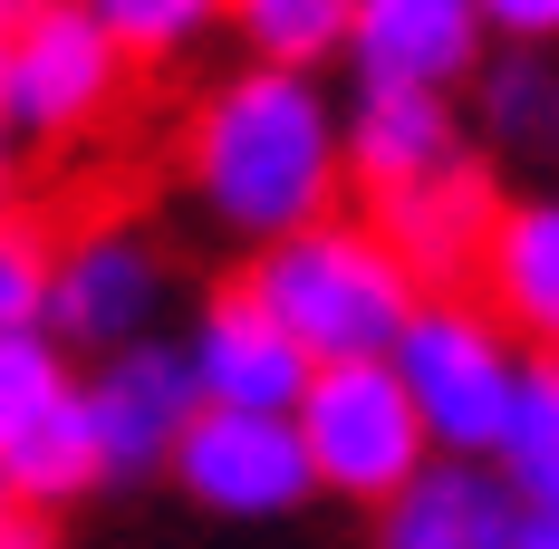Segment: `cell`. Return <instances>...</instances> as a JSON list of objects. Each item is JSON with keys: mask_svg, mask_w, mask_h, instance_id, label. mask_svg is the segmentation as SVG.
I'll return each instance as SVG.
<instances>
[{"mask_svg": "<svg viewBox=\"0 0 559 549\" xmlns=\"http://www.w3.org/2000/svg\"><path fill=\"white\" fill-rule=\"evenodd\" d=\"M183 203L213 222L223 241L261 251L299 222L337 213L347 174H337V97L319 68H261L231 58L223 77L183 116Z\"/></svg>", "mask_w": 559, "mask_h": 549, "instance_id": "6da1fadb", "label": "cell"}, {"mask_svg": "<svg viewBox=\"0 0 559 549\" xmlns=\"http://www.w3.org/2000/svg\"><path fill=\"white\" fill-rule=\"evenodd\" d=\"M241 289L289 329V347L309 367H329V357H386L405 309L425 299L415 279L395 271V251L367 231V213H347V203L299 222V231H280V241H261Z\"/></svg>", "mask_w": 559, "mask_h": 549, "instance_id": "7a4b0ae2", "label": "cell"}, {"mask_svg": "<svg viewBox=\"0 0 559 549\" xmlns=\"http://www.w3.org/2000/svg\"><path fill=\"white\" fill-rule=\"evenodd\" d=\"M521 367H531V347H521L473 289H425V299L405 309L395 347H386V377L405 385L425 443L453 453V463H483V453H492L511 395H521Z\"/></svg>", "mask_w": 559, "mask_h": 549, "instance_id": "3957f363", "label": "cell"}, {"mask_svg": "<svg viewBox=\"0 0 559 549\" xmlns=\"http://www.w3.org/2000/svg\"><path fill=\"white\" fill-rule=\"evenodd\" d=\"M135 97V58L97 29L87 0H29L10 10V58H0V126L20 145H87L107 135Z\"/></svg>", "mask_w": 559, "mask_h": 549, "instance_id": "277c9868", "label": "cell"}, {"mask_svg": "<svg viewBox=\"0 0 559 549\" xmlns=\"http://www.w3.org/2000/svg\"><path fill=\"white\" fill-rule=\"evenodd\" d=\"M289 425H299L319 501H347V511H377L386 492H405L435 463V443L415 425L405 385L386 377V357H329V367H309Z\"/></svg>", "mask_w": 559, "mask_h": 549, "instance_id": "5b68a950", "label": "cell"}, {"mask_svg": "<svg viewBox=\"0 0 559 549\" xmlns=\"http://www.w3.org/2000/svg\"><path fill=\"white\" fill-rule=\"evenodd\" d=\"M174 309V261L145 222L97 213L68 241H49V289H39V329L68 357H116L135 337H155Z\"/></svg>", "mask_w": 559, "mask_h": 549, "instance_id": "8992f818", "label": "cell"}, {"mask_svg": "<svg viewBox=\"0 0 559 549\" xmlns=\"http://www.w3.org/2000/svg\"><path fill=\"white\" fill-rule=\"evenodd\" d=\"M165 482L183 492V511L223 521V530H280L299 511H319L309 453L289 415H231V405H193V425L174 434Z\"/></svg>", "mask_w": 559, "mask_h": 549, "instance_id": "52a82bcc", "label": "cell"}, {"mask_svg": "<svg viewBox=\"0 0 559 549\" xmlns=\"http://www.w3.org/2000/svg\"><path fill=\"white\" fill-rule=\"evenodd\" d=\"M78 415H87V443H97V482L126 492V482H165L174 434L193 425V377H183V347L165 329L116 347V357H87L78 367Z\"/></svg>", "mask_w": 559, "mask_h": 549, "instance_id": "ba28073f", "label": "cell"}, {"mask_svg": "<svg viewBox=\"0 0 559 549\" xmlns=\"http://www.w3.org/2000/svg\"><path fill=\"white\" fill-rule=\"evenodd\" d=\"M502 174L483 165V155H463V165L425 174V183H405V193H377L367 203V231L395 251V271L415 279V289H473V261H483V231L502 213Z\"/></svg>", "mask_w": 559, "mask_h": 549, "instance_id": "9c48e42d", "label": "cell"}, {"mask_svg": "<svg viewBox=\"0 0 559 549\" xmlns=\"http://www.w3.org/2000/svg\"><path fill=\"white\" fill-rule=\"evenodd\" d=\"M183 347V377H193V405H231V415H289L299 405V385H309V357L289 347L271 309L223 279L203 309H193V329L174 337Z\"/></svg>", "mask_w": 559, "mask_h": 549, "instance_id": "30bf717a", "label": "cell"}, {"mask_svg": "<svg viewBox=\"0 0 559 549\" xmlns=\"http://www.w3.org/2000/svg\"><path fill=\"white\" fill-rule=\"evenodd\" d=\"M463 155H473V135H463V107L444 87H357V97H337V174L367 203L463 165Z\"/></svg>", "mask_w": 559, "mask_h": 549, "instance_id": "8fae6325", "label": "cell"}, {"mask_svg": "<svg viewBox=\"0 0 559 549\" xmlns=\"http://www.w3.org/2000/svg\"><path fill=\"white\" fill-rule=\"evenodd\" d=\"M483 49L492 39H483L473 0H357L337 68L357 87H444V97H463V77L483 68Z\"/></svg>", "mask_w": 559, "mask_h": 549, "instance_id": "7c38bea8", "label": "cell"}, {"mask_svg": "<svg viewBox=\"0 0 559 549\" xmlns=\"http://www.w3.org/2000/svg\"><path fill=\"white\" fill-rule=\"evenodd\" d=\"M521 501L492 482V463H453L435 453L405 492L367 511V549H511Z\"/></svg>", "mask_w": 559, "mask_h": 549, "instance_id": "4fadbf2b", "label": "cell"}, {"mask_svg": "<svg viewBox=\"0 0 559 549\" xmlns=\"http://www.w3.org/2000/svg\"><path fill=\"white\" fill-rule=\"evenodd\" d=\"M473 299L502 319L521 347H550L559 337V193H502V213L483 231V261H473Z\"/></svg>", "mask_w": 559, "mask_h": 549, "instance_id": "5bb4252c", "label": "cell"}, {"mask_svg": "<svg viewBox=\"0 0 559 549\" xmlns=\"http://www.w3.org/2000/svg\"><path fill=\"white\" fill-rule=\"evenodd\" d=\"M463 135L473 155H511V165H550L559 155V58L550 49H483L463 77Z\"/></svg>", "mask_w": 559, "mask_h": 549, "instance_id": "9a60e30c", "label": "cell"}, {"mask_svg": "<svg viewBox=\"0 0 559 549\" xmlns=\"http://www.w3.org/2000/svg\"><path fill=\"white\" fill-rule=\"evenodd\" d=\"M0 473H10V501H20L29 521H58V511H78L87 492H107V482H97V443H87V415H78V385H68L49 415H39L29 434L0 453Z\"/></svg>", "mask_w": 559, "mask_h": 549, "instance_id": "2e32d148", "label": "cell"}, {"mask_svg": "<svg viewBox=\"0 0 559 549\" xmlns=\"http://www.w3.org/2000/svg\"><path fill=\"white\" fill-rule=\"evenodd\" d=\"M492 482H502L521 511H559V357L531 347V367H521V395H511L502 434H492Z\"/></svg>", "mask_w": 559, "mask_h": 549, "instance_id": "e0dca14e", "label": "cell"}, {"mask_svg": "<svg viewBox=\"0 0 559 549\" xmlns=\"http://www.w3.org/2000/svg\"><path fill=\"white\" fill-rule=\"evenodd\" d=\"M357 0H223V29L261 68H337Z\"/></svg>", "mask_w": 559, "mask_h": 549, "instance_id": "ac0fdd59", "label": "cell"}, {"mask_svg": "<svg viewBox=\"0 0 559 549\" xmlns=\"http://www.w3.org/2000/svg\"><path fill=\"white\" fill-rule=\"evenodd\" d=\"M87 10L135 68H174L203 39H223V0H87Z\"/></svg>", "mask_w": 559, "mask_h": 549, "instance_id": "d6986e66", "label": "cell"}, {"mask_svg": "<svg viewBox=\"0 0 559 549\" xmlns=\"http://www.w3.org/2000/svg\"><path fill=\"white\" fill-rule=\"evenodd\" d=\"M68 385H78V357L49 329H0V453L29 434Z\"/></svg>", "mask_w": 559, "mask_h": 549, "instance_id": "ffe728a7", "label": "cell"}, {"mask_svg": "<svg viewBox=\"0 0 559 549\" xmlns=\"http://www.w3.org/2000/svg\"><path fill=\"white\" fill-rule=\"evenodd\" d=\"M39 289H49V231L20 213L0 222V329H39Z\"/></svg>", "mask_w": 559, "mask_h": 549, "instance_id": "44dd1931", "label": "cell"}, {"mask_svg": "<svg viewBox=\"0 0 559 549\" xmlns=\"http://www.w3.org/2000/svg\"><path fill=\"white\" fill-rule=\"evenodd\" d=\"M492 49H550L559 39V0H473Z\"/></svg>", "mask_w": 559, "mask_h": 549, "instance_id": "7402d4cb", "label": "cell"}, {"mask_svg": "<svg viewBox=\"0 0 559 549\" xmlns=\"http://www.w3.org/2000/svg\"><path fill=\"white\" fill-rule=\"evenodd\" d=\"M20 203H29V145L0 126V222H20Z\"/></svg>", "mask_w": 559, "mask_h": 549, "instance_id": "603a6c76", "label": "cell"}, {"mask_svg": "<svg viewBox=\"0 0 559 549\" xmlns=\"http://www.w3.org/2000/svg\"><path fill=\"white\" fill-rule=\"evenodd\" d=\"M511 549H559V511H521L511 521Z\"/></svg>", "mask_w": 559, "mask_h": 549, "instance_id": "cb8c5ba5", "label": "cell"}, {"mask_svg": "<svg viewBox=\"0 0 559 549\" xmlns=\"http://www.w3.org/2000/svg\"><path fill=\"white\" fill-rule=\"evenodd\" d=\"M0 549H68V530H58V521H20Z\"/></svg>", "mask_w": 559, "mask_h": 549, "instance_id": "d4e9b609", "label": "cell"}, {"mask_svg": "<svg viewBox=\"0 0 559 549\" xmlns=\"http://www.w3.org/2000/svg\"><path fill=\"white\" fill-rule=\"evenodd\" d=\"M20 521H29V511H20V501H10V473H0V540H10V530H20Z\"/></svg>", "mask_w": 559, "mask_h": 549, "instance_id": "484cf974", "label": "cell"}, {"mask_svg": "<svg viewBox=\"0 0 559 549\" xmlns=\"http://www.w3.org/2000/svg\"><path fill=\"white\" fill-rule=\"evenodd\" d=\"M0 58H10V10H0Z\"/></svg>", "mask_w": 559, "mask_h": 549, "instance_id": "4316f807", "label": "cell"}, {"mask_svg": "<svg viewBox=\"0 0 559 549\" xmlns=\"http://www.w3.org/2000/svg\"><path fill=\"white\" fill-rule=\"evenodd\" d=\"M0 10H29V0H0Z\"/></svg>", "mask_w": 559, "mask_h": 549, "instance_id": "83f0119b", "label": "cell"}]
</instances>
